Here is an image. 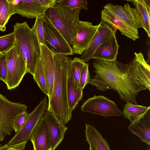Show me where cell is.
<instances>
[{
	"instance_id": "obj_29",
	"label": "cell",
	"mask_w": 150,
	"mask_h": 150,
	"mask_svg": "<svg viewBox=\"0 0 150 150\" xmlns=\"http://www.w3.org/2000/svg\"><path fill=\"white\" fill-rule=\"evenodd\" d=\"M56 3L72 9L88 10L86 0H56Z\"/></svg>"
},
{
	"instance_id": "obj_1",
	"label": "cell",
	"mask_w": 150,
	"mask_h": 150,
	"mask_svg": "<svg viewBox=\"0 0 150 150\" xmlns=\"http://www.w3.org/2000/svg\"><path fill=\"white\" fill-rule=\"evenodd\" d=\"M129 64L95 60L92 65L95 74L88 83L102 91L112 89L121 100L137 104V96L141 91L150 90V66L141 52L134 53Z\"/></svg>"
},
{
	"instance_id": "obj_28",
	"label": "cell",
	"mask_w": 150,
	"mask_h": 150,
	"mask_svg": "<svg viewBox=\"0 0 150 150\" xmlns=\"http://www.w3.org/2000/svg\"><path fill=\"white\" fill-rule=\"evenodd\" d=\"M35 18L34 24L31 28V30L37 37L40 44H45L43 28V23L45 21L44 16L38 17Z\"/></svg>"
},
{
	"instance_id": "obj_23",
	"label": "cell",
	"mask_w": 150,
	"mask_h": 150,
	"mask_svg": "<svg viewBox=\"0 0 150 150\" xmlns=\"http://www.w3.org/2000/svg\"><path fill=\"white\" fill-rule=\"evenodd\" d=\"M150 110V106L146 107L128 103L125 105L122 113L124 117L129 120L131 123L144 116Z\"/></svg>"
},
{
	"instance_id": "obj_33",
	"label": "cell",
	"mask_w": 150,
	"mask_h": 150,
	"mask_svg": "<svg viewBox=\"0 0 150 150\" xmlns=\"http://www.w3.org/2000/svg\"><path fill=\"white\" fill-rule=\"evenodd\" d=\"M56 0H39L42 5L47 8L52 6L56 3Z\"/></svg>"
},
{
	"instance_id": "obj_34",
	"label": "cell",
	"mask_w": 150,
	"mask_h": 150,
	"mask_svg": "<svg viewBox=\"0 0 150 150\" xmlns=\"http://www.w3.org/2000/svg\"><path fill=\"white\" fill-rule=\"evenodd\" d=\"M6 0H0V13Z\"/></svg>"
},
{
	"instance_id": "obj_25",
	"label": "cell",
	"mask_w": 150,
	"mask_h": 150,
	"mask_svg": "<svg viewBox=\"0 0 150 150\" xmlns=\"http://www.w3.org/2000/svg\"><path fill=\"white\" fill-rule=\"evenodd\" d=\"M85 63L80 58L75 57L71 60L69 64L68 73L73 78L77 89L81 88L79 83L80 78Z\"/></svg>"
},
{
	"instance_id": "obj_4",
	"label": "cell",
	"mask_w": 150,
	"mask_h": 150,
	"mask_svg": "<svg viewBox=\"0 0 150 150\" xmlns=\"http://www.w3.org/2000/svg\"><path fill=\"white\" fill-rule=\"evenodd\" d=\"M80 11L55 3L47 10L44 16L52 22L71 46L80 21Z\"/></svg>"
},
{
	"instance_id": "obj_14",
	"label": "cell",
	"mask_w": 150,
	"mask_h": 150,
	"mask_svg": "<svg viewBox=\"0 0 150 150\" xmlns=\"http://www.w3.org/2000/svg\"><path fill=\"white\" fill-rule=\"evenodd\" d=\"M116 32L111 34L97 47L92 59L108 61L116 60L120 46L116 39Z\"/></svg>"
},
{
	"instance_id": "obj_7",
	"label": "cell",
	"mask_w": 150,
	"mask_h": 150,
	"mask_svg": "<svg viewBox=\"0 0 150 150\" xmlns=\"http://www.w3.org/2000/svg\"><path fill=\"white\" fill-rule=\"evenodd\" d=\"M81 109L82 112H91L105 117H120L123 115L115 102L101 95H94L88 98L81 105Z\"/></svg>"
},
{
	"instance_id": "obj_6",
	"label": "cell",
	"mask_w": 150,
	"mask_h": 150,
	"mask_svg": "<svg viewBox=\"0 0 150 150\" xmlns=\"http://www.w3.org/2000/svg\"><path fill=\"white\" fill-rule=\"evenodd\" d=\"M44 18L43 28L45 45L54 54L74 55L71 47L60 32L50 20Z\"/></svg>"
},
{
	"instance_id": "obj_27",
	"label": "cell",
	"mask_w": 150,
	"mask_h": 150,
	"mask_svg": "<svg viewBox=\"0 0 150 150\" xmlns=\"http://www.w3.org/2000/svg\"><path fill=\"white\" fill-rule=\"evenodd\" d=\"M15 38L13 32L0 37V54L8 52L14 45Z\"/></svg>"
},
{
	"instance_id": "obj_11",
	"label": "cell",
	"mask_w": 150,
	"mask_h": 150,
	"mask_svg": "<svg viewBox=\"0 0 150 150\" xmlns=\"http://www.w3.org/2000/svg\"><path fill=\"white\" fill-rule=\"evenodd\" d=\"M117 29L101 19L98 28L87 48L80 58L86 63L91 59L97 47Z\"/></svg>"
},
{
	"instance_id": "obj_17",
	"label": "cell",
	"mask_w": 150,
	"mask_h": 150,
	"mask_svg": "<svg viewBox=\"0 0 150 150\" xmlns=\"http://www.w3.org/2000/svg\"><path fill=\"white\" fill-rule=\"evenodd\" d=\"M128 129L139 137L142 141L150 145V110L144 116L131 123Z\"/></svg>"
},
{
	"instance_id": "obj_30",
	"label": "cell",
	"mask_w": 150,
	"mask_h": 150,
	"mask_svg": "<svg viewBox=\"0 0 150 150\" xmlns=\"http://www.w3.org/2000/svg\"><path fill=\"white\" fill-rule=\"evenodd\" d=\"M29 115L26 111L21 112L17 115L13 121V129L16 134L17 133L23 126Z\"/></svg>"
},
{
	"instance_id": "obj_10",
	"label": "cell",
	"mask_w": 150,
	"mask_h": 150,
	"mask_svg": "<svg viewBox=\"0 0 150 150\" xmlns=\"http://www.w3.org/2000/svg\"><path fill=\"white\" fill-rule=\"evenodd\" d=\"M99 26L88 21H80L77 33L72 42V49L74 53L81 54L85 51Z\"/></svg>"
},
{
	"instance_id": "obj_8",
	"label": "cell",
	"mask_w": 150,
	"mask_h": 150,
	"mask_svg": "<svg viewBox=\"0 0 150 150\" xmlns=\"http://www.w3.org/2000/svg\"><path fill=\"white\" fill-rule=\"evenodd\" d=\"M47 99L45 96L34 110L29 113L28 117L23 126L9 140L7 145H13L30 140L34 128L47 110Z\"/></svg>"
},
{
	"instance_id": "obj_21",
	"label": "cell",
	"mask_w": 150,
	"mask_h": 150,
	"mask_svg": "<svg viewBox=\"0 0 150 150\" xmlns=\"http://www.w3.org/2000/svg\"><path fill=\"white\" fill-rule=\"evenodd\" d=\"M67 99L70 113L72 112L77 106L81 100L83 91L81 88L76 89L73 78L68 73L67 83Z\"/></svg>"
},
{
	"instance_id": "obj_13",
	"label": "cell",
	"mask_w": 150,
	"mask_h": 150,
	"mask_svg": "<svg viewBox=\"0 0 150 150\" xmlns=\"http://www.w3.org/2000/svg\"><path fill=\"white\" fill-rule=\"evenodd\" d=\"M44 115L48 127L51 146L52 150H55L64 139L67 127L62 124L52 112L46 110Z\"/></svg>"
},
{
	"instance_id": "obj_31",
	"label": "cell",
	"mask_w": 150,
	"mask_h": 150,
	"mask_svg": "<svg viewBox=\"0 0 150 150\" xmlns=\"http://www.w3.org/2000/svg\"><path fill=\"white\" fill-rule=\"evenodd\" d=\"M6 54L7 53L0 54V80L6 84L7 76Z\"/></svg>"
},
{
	"instance_id": "obj_32",
	"label": "cell",
	"mask_w": 150,
	"mask_h": 150,
	"mask_svg": "<svg viewBox=\"0 0 150 150\" xmlns=\"http://www.w3.org/2000/svg\"><path fill=\"white\" fill-rule=\"evenodd\" d=\"M88 66V63H85L81 72L79 83L80 87L82 90L84 88L86 85L88 83L90 79Z\"/></svg>"
},
{
	"instance_id": "obj_20",
	"label": "cell",
	"mask_w": 150,
	"mask_h": 150,
	"mask_svg": "<svg viewBox=\"0 0 150 150\" xmlns=\"http://www.w3.org/2000/svg\"><path fill=\"white\" fill-rule=\"evenodd\" d=\"M86 140L89 145L90 150H110L106 140L92 125L85 124Z\"/></svg>"
},
{
	"instance_id": "obj_9",
	"label": "cell",
	"mask_w": 150,
	"mask_h": 150,
	"mask_svg": "<svg viewBox=\"0 0 150 150\" xmlns=\"http://www.w3.org/2000/svg\"><path fill=\"white\" fill-rule=\"evenodd\" d=\"M26 105L9 101L0 93V132L6 136L10 135L13 129V121L19 113L26 111Z\"/></svg>"
},
{
	"instance_id": "obj_12",
	"label": "cell",
	"mask_w": 150,
	"mask_h": 150,
	"mask_svg": "<svg viewBox=\"0 0 150 150\" xmlns=\"http://www.w3.org/2000/svg\"><path fill=\"white\" fill-rule=\"evenodd\" d=\"M9 1L13 7L12 15L17 13L27 18L44 16L48 9L42 6L39 0Z\"/></svg>"
},
{
	"instance_id": "obj_15",
	"label": "cell",
	"mask_w": 150,
	"mask_h": 150,
	"mask_svg": "<svg viewBox=\"0 0 150 150\" xmlns=\"http://www.w3.org/2000/svg\"><path fill=\"white\" fill-rule=\"evenodd\" d=\"M30 140L33 144V150H52L44 115L34 128Z\"/></svg>"
},
{
	"instance_id": "obj_19",
	"label": "cell",
	"mask_w": 150,
	"mask_h": 150,
	"mask_svg": "<svg viewBox=\"0 0 150 150\" xmlns=\"http://www.w3.org/2000/svg\"><path fill=\"white\" fill-rule=\"evenodd\" d=\"M134 4L140 28H143L148 37L150 36V1L134 0L128 1Z\"/></svg>"
},
{
	"instance_id": "obj_18",
	"label": "cell",
	"mask_w": 150,
	"mask_h": 150,
	"mask_svg": "<svg viewBox=\"0 0 150 150\" xmlns=\"http://www.w3.org/2000/svg\"><path fill=\"white\" fill-rule=\"evenodd\" d=\"M44 70L46 75L48 86V101L52 94L54 79L53 64V53L45 44H40Z\"/></svg>"
},
{
	"instance_id": "obj_35",
	"label": "cell",
	"mask_w": 150,
	"mask_h": 150,
	"mask_svg": "<svg viewBox=\"0 0 150 150\" xmlns=\"http://www.w3.org/2000/svg\"><path fill=\"white\" fill-rule=\"evenodd\" d=\"M18 150H26L25 149H20Z\"/></svg>"
},
{
	"instance_id": "obj_2",
	"label": "cell",
	"mask_w": 150,
	"mask_h": 150,
	"mask_svg": "<svg viewBox=\"0 0 150 150\" xmlns=\"http://www.w3.org/2000/svg\"><path fill=\"white\" fill-rule=\"evenodd\" d=\"M71 60L67 56L53 54L54 82L52 94L47 109L65 125L72 118L68 104L67 89L68 69Z\"/></svg>"
},
{
	"instance_id": "obj_3",
	"label": "cell",
	"mask_w": 150,
	"mask_h": 150,
	"mask_svg": "<svg viewBox=\"0 0 150 150\" xmlns=\"http://www.w3.org/2000/svg\"><path fill=\"white\" fill-rule=\"evenodd\" d=\"M15 43L26 63L28 73L33 76L38 60L41 58L40 45L27 22L16 23L13 25Z\"/></svg>"
},
{
	"instance_id": "obj_24",
	"label": "cell",
	"mask_w": 150,
	"mask_h": 150,
	"mask_svg": "<svg viewBox=\"0 0 150 150\" xmlns=\"http://www.w3.org/2000/svg\"><path fill=\"white\" fill-rule=\"evenodd\" d=\"M33 76L39 87L48 97L47 82L42 58L38 60L36 64Z\"/></svg>"
},
{
	"instance_id": "obj_26",
	"label": "cell",
	"mask_w": 150,
	"mask_h": 150,
	"mask_svg": "<svg viewBox=\"0 0 150 150\" xmlns=\"http://www.w3.org/2000/svg\"><path fill=\"white\" fill-rule=\"evenodd\" d=\"M13 7L9 0H6L0 13V31L4 32L6 25L12 15Z\"/></svg>"
},
{
	"instance_id": "obj_5",
	"label": "cell",
	"mask_w": 150,
	"mask_h": 150,
	"mask_svg": "<svg viewBox=\"0 0 150 150\" xmlns=\"http://www.w3.org/2000/svg\"><path fill=\"white\" fill-rule=\"evenodd\" d=\"M7 68V86L8 89H14L19 85L28 73L26 63L18 47L14 46L6 54Z\"/></svg>"
},
{
	"instance_id": "obj_22",
	"label": "cell",
	"mask_w": 150,
	"mask_h": 150,
	"mask_svg": "<svg viewBox=\"0 0 150 150\" xmlns=\"http://www.w3.org/2000/svg\"><path fill=\"white\" fill-rule=\"evenodd\" d=\"M103 8L109 10L120 20L138 30V25L128 11L125 4L122 6L109 3L107 4Z\"/></svg>"
},
{
	"instance_id": "obj_16",
	"label": "cell",
	"mask_w": 150,
	"mask_h": 150,
	"mask_svg": "<svg viewBox=\"0 0 150 150\" xmlns=\"http://www.w3.org/2000/svg\"><path fill=\"white\" fill-rule=\"evenodd\" d=\"M101 19L119 30L122 35H124L134 41L139 38L138 30L126 24L107 9L103 8L102 10Z\"/></svg>"
}]
</instances>
